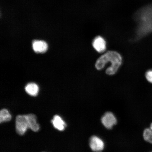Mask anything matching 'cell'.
I'll use <instances>...</instances> for the list:
<instances>
[{
	"label": "cell",
	"mask_w": 152,
	"mask_h": 152,
	"mask_svg": "<svg viewBox=\"0 0 152 152\" xmlns=\"http://www.w3.org/2000/svg\"><path fill=\"white\" fill-rule=\"evenodd\" d=\"M122 62V58L119 53L115 51H109L102 55L96 61V67L98 70L103 69L109 63L110 66L106 70L109 75H113L118 71Z\"/></svg>",
	"instance_id": "6da1fadb"
},
{
	"label": "cell",
	"mask_w": 152,
	"mask_h": 152,
	"mask_svg": "<svg viewBox=\"0 0 152 152\" xmlns=\"http://www.w3.org/2000/svg\"><path fill=\"white\" fill-rule=\"evenodd\" d=\"M28 128L26 115H18L16 119V129L18 134L23 135Z\"/></svg>",
	"instance_id": "7a4b0ae2"
},
{
	"label": "cell",
	"mask_w": 152,
	"mask_h": 152,
	"mask_svg": "<svg viewBox=\"0 0 152 152\" xmlns=\"http://www.w3.org/2000/svg\"><path fill=\"white\" fill-rule=\"evenodd\" d=\"M102 124L105 128L108 129H111L114 125L117 124V120L113 113L107 112L104 114L101 118Z\"/></svg>",
	"instance_id": "3957f363"
},
{
	"label": "cell",
	"mask_w": 152,
	"mask_h": 152,
	"mask_svg": "<svg viewBox=\"0 0 152 152\" xmlns=\"http://www.w3.org/2000/svg\"><path fill=\"white\" fill-rule=\"evenodd\" d=\"M89 145L91 149L95 152H101L104 148L103 140L96 136L91 137L89 141Z\"/></svg>",
	"instance_id": "277c9868"
},
{
	"label": "cell",
	"mask_w": 152,
	"mask_h": 152,
	"mask_svg": "<svg viewBox=\"0 0 152 152\" xmlns=\"http://www.w3.org/2000/svg\"><path fill=\"white\" fill-rule=\"evenodd\" d=\"M93 46L97 52L100 53L103 52L106 47L105 40L102 37H97L93 41Z\"/></svg>",
	"instance_id": "5b68a950"
},
{
	"label": "cell",
	"mask_w": 152,
	"mask_h": 152,
	"mask_svg": "<svg viewBox=\"0 0 152 152\" xmlns=\"http://www.w3.org/2000/svg\"><path fill=\"white\" fill-rule=\"evenodd\" d=\"M48 48L47 43L44 41L36 40L33 43V48L36 53H45L47 50Z\"/></svg>",
	"instance_id": "8992f818"
},
{
	"label": "cell",
	"mask_w": 152,
	"mask_h": 152,
	"mask_svg": "<svg viewBox=\"0 0 152 152\" xmlns=\"http://www.w3.org/2000/svg\"><path fill=\"white\" fill-rule=\"evenodd\" d=\"M28 120V128L31 129L34 132H37L39 130V127L37 123V117L34 114H29L26 115Z\"/></svg>",
	"instance_id": "52a82bcc"
},
{
	"label": "cell",
	"mask_w": 152,
	"mask_h": 152,
	"mask_svg": "<svg viewBox=\"0 0 152 152\" xmlns=\"http://www.w3.org/2000/svg\"><path fill=\"white\" fill-rule=\"evenodd\" d=\"M54 128L60 131H63L66 126V123L60 116L55 115L52 121Z\"/></svg>",
	"instance_id": "ba28073f"
},
{
	"label": "cell",
	"mask_w": 152,
	"mask_h": 152,
	"mask_svg": "<svg viewBox=\"0 0 152 152\" xmlns=\"http://www.w3.org/2000/svg\"><path fill=\"white\" fill-rule=\"evenodd\" d=\"M26 91L30 96H35L39 92V88L38 86L35 83H28L25 87Z\"/></svg>",
	"instance_id": "9c48e42d"
},
{
	"label": "cell",
	"mask_w": 152,
	"mask_h": 152,
	"mask_svg": "<svg viewBox=\"0 0 152 152\" xmlns=\"http://www.w3.org/2000/svg\"><path fill=\"white\" fill-rule=\"evenodd\" d=\"M11 115L8 110L6 109L1 110L0 112V122H7L11 120Z\"/></svg>",
	"instance_id": "30bf717a"
},
{
	"label": "cell",
	"mask_w": 152,
	"mask_h": 152,
	"mask_svg": "<svg viewBox=\"0 0 152 152\" xmlns=\"http://www.w3.org/2000/svg\"><path fill=\"white\" fill-rule=\"evenodd\" d=\"M143 136L144 140L152 144V130L151 129L147 128L144 131Z\"/></svg>",
	"instance_id": "8fae6325"
},
{
	"label": "cell",
	"mask_w": 152,
	"mask_h": 152,
	"mask_svg": "<svg viewBox=\"0 0 152 152\" xmlns=\"http://www.w3.org/2000/svg\"><path fill=\"white\" fill-rule=\"evenodd\" d=\"M145 77L147 80L152 83V70L148 71L145 74Z\"/></svg>",
	"instance_id": "7c38bea8"
},
{
	"label": "cell",
	"mask_w": 152,
	"mask_h": 152,
	"mask_svg": "<svg viewBox=\"0 0 152 152\" xmlns=\"http://www.w3.org/2000/svg\"><path fill=\"white\" fill-rule=\"evenodd\" d=\"M150 129H151L152 130V123L151 124V126H150Z\"/></svg>",
	"instance_id": "4fadbf2b"
},
{
	"label": "cell",
	"mask_w": 152,
	"mask_h": 152,
	"mask_svg": "<svg viewBox=\"0 0 152 152\" xmlns=\"http://www.w3.org/2000/svg\"></svg>",
	"instance_id": "5bb4252c"
},
{
	"label": "cell",
	"mask_w": 152,
	"mask_h": 152,
	"mask_svg": "<svg viewBox=\"0 0 152 152\" xmlns=\"http://www.w3.org/2000/svg\"></svg>",
	"instance_id": "9a60e30c"
}]
</instances>
